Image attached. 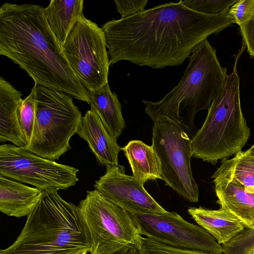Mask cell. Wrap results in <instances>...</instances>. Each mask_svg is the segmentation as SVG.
I'll use <instances>...</instances> for the list:
<instances>
[{
  "label": "cell",
  "mask_w": 254,
  "mask_h": 254,
  "mask_svg": "<svg viewBox=\"0 0 254 254\" xmlns=\"http://www.w3.org/2000/svg\"><path fill=\"white\" fill-rule=\"evenodd\" d=\"M35 89L34 85L30 93L22 100L17 109L18 124L26 141V146L30 142L34 124Z\"/></svg>",
  "instance_id": "cell-22"
},
{
  "label": "cell",
  "mask_w": 254,
  "mask_h": 254,
  "mask_svg": "<svg viewBox=\"0 0 254 254\" xmlns=\"http://www.w3.org/2000/svg\"><path fill=\"white\" fill-rule=\"evenodd\" d=\"M42 190L0 176V211L9 216H28L41 197Z\"/></svg>",
  "instance_id": "cell-16"
},
{
  "label": "cell",
  "mask_w": 254,
  "mask_h": 254,
  "mask_svg": "<svg viewBox=\"0 0 254 254\" xmlns=\"http://www.w3.org/2000/svg\"><path fill=\"white\" fill-rule=\"evenodd\" d=\"M152 146L162 168V180L190 202L198 200V186L191 168L192 133L180 124L163 118L153 122Z\"/></svg>",
  "instance_id": "cell-8"
},
{
  "label": "cell",
  "mask_w": 254,
  "mask_h": 254,
  "mask_svg": "<svg viewBox=\"0 0 254 254\" xmlns=\"http://www.w3.org/2000/svg\"><path fill=\"white\" fill-rule=\"evenodd\" d=\"M236 181L254 194V153L241 151L230 159L221 161L213 174Z\"/></svg>",
  "instance_id": "cell-21"
},
{
  "label": "cell",
  "mask_w": 254,
  "mask_h": 254,
  "mask_svg": "<svg viewBox=\"0 0 254 254\" xmlns=\"http://www.w3.org/2000/svg\"><path fill=\"white\" fill-rule=\"evenodd\" d=\"M239 27L243 44L250 57L254 59V14L250 19Z\"/></svg>",
  "instance_id": "cell-28"
},
{
  "label": "cell",
  "mask_w": 254,
  "mask_h": 254,
  "mask_svg": "<svg viewBox=\"0 0 254 254\" xmlns=\"http://www.w3.org/2000/svg\"><path fill=\"white\" fill-rule=\"evenodd\" d=\"M237 0H185L184 4L200 13L215 15L225 13Z\"/></svg>",
  "instance_id": "cell-25"
},
{
  "label": "cell",
  "mask_w": 254,
  "mask_h": 254,
  "mask_svg": "<svg viewBox=\"0 0 254 254\" xmlns=\"http://www.w3.org/2000/svg\"><path fill=\"white\" fill-rule=\"evenodd\" d=\"M234 23L228 11L204 14L181 0L110 20L102 29L110 64L127 61L162 68L182 64L200 43Z\"/></svg>",
  "instance_id": "cell-1"
},
{
  "label": "cell",
  "mask_w": 254,
  "mask_h": 254,
  "mask_svg": "<svg viewBox=\"0 0 254 254\" xmlns=\"http://www.w3.org/2000/svg\"><path fill=\"white\" fill-rule=\"evenodd\" d=\"M62 47L73 71L89 92L108 83L110 64L106 38L96 23L81 16Z\"/></svg>",
  "instance_id": "cell-9"
},
{
  "label": "cell",
  "mask_w": 254,
  "mask_h": 254,
  "mask_svg": "<svg viewBox=\"0 0 254 254\" xmlns=\"http://www.w3.org/2000/svg\"><path fill=\"white\" fill-rule=\"evenodd\" d=\"M241 53L237 56L222 89L208 108L202 126L191 139L192 157L213 165L242 151L250 136L241 108L237 69Z\"/></svg>",
  "instance_id": "cell-5"
},
{
  "label": "cell",
  "mask_w": 254,
  "mask_h": 254,
  "mask_svg": "<svg viewBox=\"0 0 254 254\" xmlns=\"http://www.w3.org/2000/svg\"><path fill=\"white\" fill-rule=\"evenodd\" d=\"M76 133L87 142L99 164L119 165L118 156L122 148L94 112L89 110L86 112Z\"/></svg>",
  "instance_id": "cell-13"
},
{
  "label": "cell",
  "mask_w": 254,
  "mask_h": 254,
  "mask_svg": "<svg viewBox=\"0 0 254 254\" xmlns=\"http://www.w3.org/2000/svg\"><path fill=\"white\" fill-rule=\"evenodd\" d=\"M246 151L249 153H254V144Z\"/></svg>",
  "instance_id": "cell-30"
},
{
  "label": "cell",
  "mask_w": 254,
  "mask_h": 254,
  "mask_svg": "<svg viewBox=\"0 0 254 254\" xmlns=\"http://www.w3.org/2000/svg\"><path fill=\"white\" fill-rule=\"evenodd\" d=\"M129 213L141 235L174 247L223 254L222 246L210 234L176 212Z\"/></svg>",
  "instance_id": "cell-11"
},
{
  "label": "cell",
  "mask_w": 254,
  "mask_h": 254,
  "mask_svg": "<svg viewBox=\"0 0 254 254\" xmlns=\"http://www.w3.org/2000/svg\"><path fill=\"white\" fill-rule=\"evenodd\" d=\"M228 12L239 26L250 19L254 14V0H237Z\"/></svg>",
  "instance_id": "cell-26"
},
{
  "label": "cell",
  "mask_w": 254,
  "mask_h": 254,
  "mask_svg": "<svg viewBox=\"0 0 254 254\" xmlns=\"http://www.w3.org/2000/svg\"><path fill=\"white\" fill-rule=\"evenodd\" d=\"M77 168L35 155L23 147L0 146V176L40 190H67L78 181Z\"/></svg>",
  "instance_id": "cell-10"
},
{
  "label": "cell",
  "mask_w": 254,
  "mask_h": 254,
  "mask_svg": "<svg viewBox=\"0 0 254 254\" xmlns=\"http://www.w3.org/2000/svg\"><path fill=\"white\" fill-rule=\"evenodd\" d=\"M89 234L78 206L55 189L42 190L15 242L0 254H78L89 252Z\"/></svg>",
  "instance_id": "cell-3"
},
{
  "label": "cell",
  "mask_w": 254,
  "mask_h": 254,
  "mask_svg": "<svg viewBox=\"0 0 254 254\" xmlns=\"http://www.w3.org/2000/svg\"><path fill=\"white\" fill-rule=\"evenodd\" d=\"M122 150L128 161L132 176L136 179L144 184L149 180H162L161 163L152 145L132 140Z\"/></svg>",
  "instance_id": "cell-19"
},
{
  "label": "cell",
  "mask_w": 254,
  "mask_h": 254,
  "mask_svg": "<svg viewBox=\"0 0 254 254\" xmlns=\"http://www.w3.org/2000/svg\"><path fill=\"white\" fill-rule=\"evenodd\" d=\"M253 254H254V253Z\"/></svg>",
  "instance_id": "cell-32"
},
{
  "label": "cell",
  "mask_w": 254,
  "mask_h": 254,
  "mask_svg": "<svg viewBox=\"0 0 254 254\" xmlns=\"http://www.w3.org/2000/svg\"><path fill=\"white\" fill-rule=\"evenodd\" d=\"M78 206L89 234L90 254L139 250L142 237L128 211L95 189L87 191Z\"/></svg>",
  "instance_id": "cell-7"
},
{
  "label": "cell",
  "mask_w": 254,
  "mask_h": 254,
  "mask_svg": "<svg viewBox=\"0 0 254 254\" xmlns=\"http://www.w3.org/2000/svg\"><path fill=\"white\" fill-rule=\"evenodd\" d=\"M22 94L2 77H0V141H10L24 147L26 141L17 119V109Z\"/></svg>",
  "instance_id": "cell-17"
},
{
  "label": "cell",
  "mask_w": 254,
  "mask_h": 254,
  "mask_svg": "<svg viewBox=\"0 0 254 254\" xmlns=\"http://www.w3.org/2000/svg\"><path fill=\"white\" fill-rule=\"evenodd\" d=\"M89 92L90 110L98 115L117 139L124 130L126 123L116 94L111 91L108 83Z\"/></svg>",
  "instance_id": "cell-20"
},
{
  "label": "cell",
  "mask_w": 254,
  "mask_h": 254,
  "mask_svg": "<svg viewBox=\"0 0 254 254\" xmlns=\"http://www.w3.org/2000/svg\"><path fill=\"white\" fill-rule=\"evenodd\" d=\"M83 0H52L43 12L53 33L62 46L76 22L83 16Z\"/></svg>",
  "instance_id": "cell-18"
},
{
  "label": "cell",
  "mask_w": 254,
  "mask_h": 254,
  "mask_svg": "<svg viewBox=\"0 0 254 254\" xmlns=\"http://www.w3.org/2000/svg\"><path fill=\"white\" fill-rule=\"evenodd\" d=\"M35 120L30 142L23 148L51 160L71 149L69 141L76 133L82 114L72 97L35 84Z\"/></svg>",
  "instance_id": "cell-6"
},
{
  "label": "cell",
  "mask_w": 254,
  "mask_h": 254,
  "mask_svg": "<svg viewBox=\"0 0 254 254\" xmlns=\"http://www.w3.org/2000/svg\"><path fill=\"white\" fill-rule=\"evenodd\" d=\"M222 254H253L254 229L246 228L228 243L222 245Z\"/></svg>",
  "instance_id": "cell-24"
},
{
  "label": "cell",
  "mask_w": 254,
  "mask_h": 254,
  "mask_svg": "<svg viewBox=\"0 0 254 254\" xmlns=\"http://www.w3.org/2000/svg\"><path fill=\"white\" fill-rule=\"evenodd\" d=\"M88 253L87 252H82V253H79L78 254H88Z\"/></svg>",
  "instance_id": "cell-31"
},
{
  "label": "cell",
  "mask_w": 254,
  "mask_h": 254,
  "mask_svg": "<svg viewBox=\"0 0 254 254\" xmlns=\"http://www.w3.org/2000/svg\"><path fill=\"white\" fill-rule=\"evenodd\" d=\"M188 212L220 245L228 243L247 228L239 218L221 207L211 210L192 207Z\"/></svg>",
  "instance_id": "cell-15"
},
{
  "label": "cell",
  "mask_w": 254,
  "mask_h": 254,
  "mask_svg": "<svg viewBox=\"0 0 254 254\" xmlns=\"http://www.w3.org/2000/svg\"><path fill=\"white\" fill-rule=\"evenodd\" d=\"M212 178L221 208L239 218L247 228L254 229V194L235 180L214 175Z\"/></svg>",
  "instance_id": "cell-14"
},
{
  "label": "cell",
  "mask_w": 254,
  "mask_h": 254,
  "mask_svg": "<svg viewBox=\"0 0 254 254\" xmlns=\"http://www.w3.org/2000/svg\"><path fill=\"white\" fill-rule=\"evenodd\" d=\"M226 71L220 64L215 49L205 39L192 51L177 86L159 101H142L146 114L153 123L168 119L192 133L195 116L208 109L224 85Z\"/></svg>",
  "instance_id": "cell-4"
},
{
  "label": "cell",
  "mask_w": 254,
  "mask_h": 254,
  "mask_svg": "<svg viewBox=\"0 0 254 254\" xmlns=\"http://www.w3.org/2000/svg\"><path fill=\"white\" fill-rule=\"evenodd\" d=\"M0 55L24 70L35 84L64 92L89 104V92L70 67L42 6L2 5Z\"/></svg>",
  "instance_id": "cell-2"
},
{
  "label": "cell",
  "mask_w": 254,
  "mask_h": 254,
  "mask_svg": "<svg viewBox=\"0 0 254 254\" xmlns=\"http://www.w3.org/2000/svg\"><path fill=\"white\" fill-rule=\"evenodd\" d=\"M117 254H138L137 251L135 250H128L122 251Z\"/></svg>",
  "instance_id": "cell-29"
},
{
  "label": "cell",
  "mask_w": 254,
  "mask_h": 254,
  "mask_svg": "<svg viewBox=\"0 0 254 254\" xmlns=\"http://www.w3.org/2000/svg\"><path fill=\"white\" fill-rule=\"evenodd\" d=\"M138 254H214L206 252L167 245L147 237H142Z\"/></svg>",
  "instance_id": "cell-23"
},
{
  "label": "cell",
  "mask_w": 254,
  "mask_h": 254,
  "mask_svg": "<svg viewBox=\"0 0 254 254\" xmlns=\"http://www.w3.org/2000/svg\"><path fill=\"white\" fill-rule=\"evenodd\" d=\"M94 187L107 199L129 213H162L167 211L150 195L144 184L125 173L123 166L106 167Z\"/></svg>",
  "instance_id": "cell-12"
},
{
  "label": "cell",
  "mask_w": 254,
  "mask_h": 254,
  "mask_svg": "<svg viewBox=\"0 0 254 254\" xmlns=\"http://www.w3.org/2000/svg\"><path fill=\"white\" fill-rule=\"evenodd\" d=\"M148 0H115L117 11L121 18L127 17L145 10Z\"/></svg>",
  "instance_id": "cell-27"
}]
</instances>
